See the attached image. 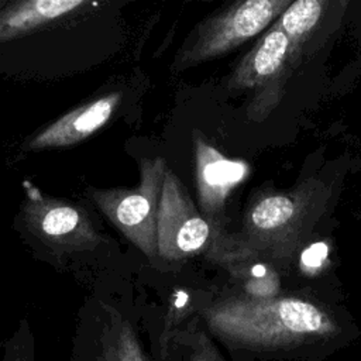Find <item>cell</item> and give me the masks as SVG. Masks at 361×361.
<instances>
[{
  "mask_svg": "<svg viewBox=\"0 0 361 361\" xmlns=\"http://www.w3.org/2000/svg\"><path fill=\"white\" fill-rule=\"evenodd\" d=\"M192 141L200 213L217 235L228 237L224 230L226 200L231 190L245 179L248 165L223 155L197 130L193 131Z\"/></svg>",
  "mask_w": 361,
  "mask_h": 361,
  "instance_id": "obj_8",
  "label": "cell"
},
{
  "mask_svg": "<svg viewBox=\"0 0 361 361\" xmlns=\"http://www.w3.org/2000/svg\"><path fill=\"white\" fill-rule=\"evenodd\" d=\"M121 99V92L94 97L41 128L23 148L25 151H44L79 144L110 121Z\"/></svg>",
  "mask_w": 361,
  "mask_h": 361,
  "instance_id": "obj_9",
  "label": "cell"
},
{
  "mask_svg": "<svg viewBox=\"0 0 361 361\" xmlns=\"http://www.w3.org/2000/svg\"><path fill=\"white\" fill-rule=\"evenodd\" d=\"M204 317L216 333L245 341H285L333 330L326 312L299 298H233L207 307Z\"/></svg>",
  "mask_w": 361,
  "mask_h": 361,
  "instance_id": "obj_1",
  "label": "cell"
},
{
  "mask_svg": "<svg viewBox=\"0 0 361 361\" xmlns=\"http://www.w3.org/2000/svg\"><path fill=\"white\" fill-rule=\"evenodd\" d=\"M82 0H21L0 8V44L44 28L86 7Z\"/></svg>",
  "mask_w": 361,
  "mask_h": 361,
  "instance_id": "obj_11",
  "label": "cell"
},
{
  "mask_svg": "<svg viewBox=\"0 0 361 361\" xmlns=\"http://www.w3.org/2000/svg\"><path fill=\"white\" fill-rule=\"evenodd\" d=\"M299 58L300 51L295 49L283 31L272 24L235 66L228 79V89L252 90L250 114L261 120L279 102Z\"/></svg>",
  "mask_w": 361,
  "mask_h": 361,
  "instance_id": "obj_6",
  "label": "cell"
},
{
  "mask_svg": "<svg viewBox=\"0 0 361 361\" xmlns=\"http://www.w3.org/2000/svg\"><path fill=\"white\" fill-rule=\"evenodd\" d=\"M320 196L316 183L302 185L293 192L261 193L244 216L240 241L250 252L258 250L272 257H288L316 219Z\"/></svg>",
  "mask_w": 361,
  "mask_h": 361,
  "instance_id": "obj_3",
  "label": "cell"
},
{
  "mask_svg": "<svg viewBox=\"0 0 361 361\" xmlns=\"http://www.w3.org/2000/svg\"><path fill=\"white\" fill-rule=\"evenodd\" d=\"M157 245L158 257L166 261H182L204 252L213 261L231 264L251 254L240 238L216 234L169 166L158 209Z\"/></svg>",
  "mask_w": 361,
  "mask_h": 361,
  "instance_id": "obj_2",
  "label": "cell"
},
{
  "mask_svg": "<svg viewBox=\"0 0 361 361\" xmlns=\"http://www.w3.org/2000/svg\"><path fill=\"white\" fill-rule=\"evenodd\" d=\"M326 3L320 0H298L274 23L289 38L290 45L302 52V47L316 28Z\"/></svg>",
  "mask_w": 361,
  "mask_h": 361,
  "instance_id": "obj_12",
  "label": "cell"
},
{
  "mask_svg": "<svg viewBox=\"0 0 361 361\" xmlns=\"http://www.w3.org/2000/svg\"><path fill=\"white\" fill-rule=\"evenodd\" d=\"M106 322L90 348L75 350V361H161L149 354L134 324L110 306Z\"/></svg>",
  "mask_w": 361,
  "mask_h": 361,
  "instance_id": "obj_10",
  "label": "cell"
},
{
  "mask_svg": "<svg viewBox=\"0 0 361 361\" xmlns=\"http://www.w3.org/2000/svg\"><path fill=\"white\" fill-rule=\"evenodd\" d=\"M1 361H37L32 336L25 326L6 343Z\"/></svg>",
  "mask_w": 361,
  "mask_h": 361,
  "instance_id": "obj_13",
  "label": "cell"
},
{
  "mask_svg": "<svg viewBox=\"0 0 361 361\" xmlns=\"http://www.w3.org/2000/svg\"><path fill=\"white\" fill-rule=\"evenodd\" d=\"M289 0H245L209 16L183 42L175 55L173 71L216 59L243 45L274 24L290 6Z\"/></svg>",
  "mask_w": 361,
  "mask_h": 361,
  "instance_id": "obj_4",
  "label": "cell"
},
{
  "mask_svg": "<svg viewBox=\"0 0 361 361\" xmlns=\"http://www.w3.org/2000/svg\"><path fill=\"white\" fill-rule=\"evenodd\" d=\"M166 161L142 159L134 188H87V195L106 219L148 258L158 257L157 221Z\"/></svg>",
  "mask_w": 361,
  "mask_h": 361,
  "instance_id": "obj_5",
  "label": "cell"
},
{
  "mask_svg": "<svg viewBox=\"0 0 361 361\" xmlns=\"http://www.w3.org/2000/svg\"><path fill=\"white\" fill-rule=\"evenodd\" d=\"M21 214L27 228L58 254L94 250L103 243L89 213L79 204L44 193L30 179L23 182Z\"/></svg>",
  "mask_w": 361,
  "mask_h": 361,
  "instance_id": "obj_7",
  "label": "cell"
}]
</instances>
